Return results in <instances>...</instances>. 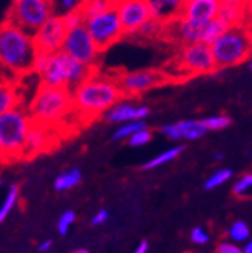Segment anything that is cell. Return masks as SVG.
Returning <instances> with one entry per match:
<instances>
[{
    "instance_id": "26",
    "label": "cell",
    "mask_w": 252,
    "mask_h": 253,
    "mask_svg": "<svg viewBox=\"0 0 252 253\" xmlns=\"http://www.w3.org/2000/svg\"><path fill=\"white\" fill-rule=\"evenodd\" d=\"M234 176V171L231 168H220L215 173H212L204 182V190H215L221 186H224L226 182H229Z\"/></svg>"
},
{
    "instance_id": "17",
    "label": "cell",
    "mask_w": 252,
    "mask_h": 253,
    "mask_svg": "<svg viewBox=\"0 0 252 253\" xmlns=\"http://www.w3.org/2000/svg\"><path fill=\"white\" fill-rule=\"evenodd\" d=\"M50 145H51V126L31 122L25 139L24 158L36 156L45 150H48Z\"/></svg>"
},
{
    "instance_id": "48",
    "label": "cell",
    "mask_w": 252,
    "mask_h": 253,
    "mask_svg": "<svg viewBox=\"0 0 252 253\" xmlns=\"http://www.w3.org/2000/svg\"><path fill=\"white\" fill-rule=\"evenodd\" d=\"M48 253H54V252H48Z\"/></svg>"
},
{
    "instance_id": "32",
    "label": "cell",
    "mask_w": 252,
    "mask_h": 253,
    "mask_svg": "<svg viewBox=\"0 0 252 253\" xmlns=\"http://www.w3.org/2000/svg\"><path fill=\"white\" fill-rule=\"evenodd\" d=\"M74 222H76V213L73 210H65L59 216V220H57V232L62 236L68 235V232H70V228L74 225Z\"/></svg>"
},
{
    "instance_id": "15",
    "label": "cell",
    "mask_w": 252,
    "mask_h": 253,
    "mask_svg": "<svg viewBox=\"0 0 252 253\" xmlns=\"http://www.w3.org/2000/svg\"><path fill=\"white\" fill-rule=\"evenodd\" d=\"M170 141H198L208 134V130L198 119L180 121L175 124H166L159 128Z\"/></svg>"
},
{
    "instance_id": "49",
    "label": "cell",
    "mask_w": 252,
    "mask_h": 253,
    "mask_svg": "<svg viewBox=\"0 0 252 253\" xmlns=\"http://www.w3.org/2000/svg\"><path fill=\"white\" fill-rule=\"evenodd\" d=\"M108 2H113V0H108Z\"/></svg>"
},
{
    "instance_id": "47",
    "label": "cell",
    "mask_w": 252,
    "mask_h": 253,
    "mask_svg": "<svg viewBox=\"0 0 252 253\" xmlns=\"http://www.w3.org/2000/svg\"><path fill=\"white\" fill-rule=\"evenodd\" d=\"M3 160V155H2V150H0V162Z\"/></svg>"
},
{
    "instance_id": "34",
    "label": "cell",
    "mask_w": 252,
    "mask_h": 253,
    "mask_svg": "<svg viewBox=\"0 0 252 253\" xmlns=\"http://www.w3.org/2000/svg\"><path fill=\"white\" fill-rule=\"evenodd\" d=\"M53 53H47V51H37L34 53V57H33V63H31V71H34L36 74H42L43 70L47 68L48 65V61H50V56Z\"/></svg>"
},
{
    "instance_id": "27",
    "label": "cell",
    "mask_w": 252,
    "mask_h": 253,
    "mask_svg": "<svg viewBox=\"0 0 252 253\" xmlns=\"http://www.w3.org/2000/svg\"><path fill=\"white\" fill-rule=\"evenodd\" d=\"M110 6H111V2H108V0H82V2L77 3L79 11L84 14L85 19L95 16Z\"/></svg>"
},
{
    "instance_id": "42",
    "label": "cell",
    "mask_w": 252,
    "mask_h": 253,
    "mask_svg": "<svg viewBox=\"0 0 252 253\" xmlns=\"http://www.w3.org/2000/svg\"><path fill=\"white\" fill-rule=\"evenodd\" d=\"M240 253H252V243H251V239L246 241L245 247H242V252H240Z\"/></svg>"
},
{
    "instance_id": "3",
    "label": "cell",
    "mask_w": 252,
    "mask_h": 253,
    "mask_svg": "<svg viewBox=\"0 0 252 253\" xmlns=\"http://www.w3.org/2000/svg\"><path fill=\"white\" fill-rule=\"evenodd\" d=\"M73 111L72 91L62 87H50L40 84L34 93L28 114L33 122L53 126L64 121Z\"/></svg>"
},
{
    "instance_id": "2",
    "label": "cell",
    "mask_w": 252,
    "mask_h": 253,
    "mask_svg": "<svg viewBox=\"0 0 252 253\" xmlns=\"http://www.w3.org/2000/svg\"><path fill=\"white\" fill-rule=\"evenodd\" d=\"M36 53L33 34L5 20L0 24V65L16 74L31 71Z\"/></svg>"
},
{
    "instance_id": "44",
    "label": "cell",
    "mask_w": 252,
    "mask_h": 253,
    "mask_svg": "<svg viewBox=\"0 0 252 253\" xmlns=\"http://www.w3.org/2000/svg\"><path fill=\"white\" fill-rule=\"evenodd\" d=\"M72 253H90L87 249H76V250H73Z\"/></svg>"
},
{
    "instance_id": "5",
    "label": "cell",
    "mask_w": 252,
    "mask_h": 253,
    "mask_svg": "<svg viewBox=\"0 0 252 253\" xmlns=\"http://www.w3.org/2000/svg\"><path fill=\"white\" fill-rule=\"evenodd\" d=\"M31 122L28 111L22 108V105L0 116V150L3 160L24 158L25 139Z\"/></svg>"
},
{
    "instance_id": "13",
    "label": "cell",
    "mask_w": 252,
    "mask_h": 253,
    "mask_svg": "<svg viewBox=\"0 0 252 253\" xmlns=\"http://www.w3.org/2000/svg\"><path fill=\"white\" fill-rule=\"evenodd\" d=\"M65 34H67V27L62 20V16H51L33 32L34 47H36L37 51H47V53L61 51Z\"/></svg>"
},
{
    "instance_id": "7",
    "label": "cell",
    "mask_w": 252,
    "mask_h": 253,
    "mask_svg": "<svg viewBox=\"0 0 252 253\" xmlns=\"http://www.w3.org/2000/svg\"><path fill=\"white\" fill-rule=\"evenodd\" d=\"M51 16H54L53 0H13L6 20L33 34Z\"/></svg>"
},
{
    "instance_id": "20",
    "label": "cell",
    "mask_w": 252,
    "mask_h": 253,
    "mask_svg": "<svg viewBox=\"0 0 252 253\" xmlns=\"http://www.w3.org/2000/svg\"><path fill=\"white\" fill-rule=\"evenodd\" d=\"M22 105L19 88L13 82H0V116Z\"/></svg>"
},
{
    "instance_id": "41",
    "label": "cell",
    "mask_w": 252,
    "mask_h": 253,
    "mask_svg": "<svg viewBox=\"0 0 252 253\" xmlns=\"http://www.w3.org/2000/svg\"><path fill=\"white\" fill-rule=\"evenodd\" d=\"M77 3H79V0H62V6L65 9H73L77 6Z\"/></svg>"
},
{
    "instance_id": "38",
    "label": "cell",
    "mask_w": 252,
    "mask_h": 253,
    "mask_svg": "<svg viewBox=\"0 0 252 253\" xmlns=\"http://www.w3.org/2000/svg\"><path fill=\"white\" fill-rule=\"evenodd\" d=\"M110 220V213H108V210H106V209H101V210H98L93 216H91V225H95V227H99V225H104L107 221Z\"/></svg>"
},
{
    "instance_id": "10",
    "label": "cell",
    "mask_w": 252,
    "mask_h": 253,
    "mask_svg": "<svg viewBox=\"0 0 252 253\" xmlns=\"http://www.w3.org/2000/svg\"><path fill=\"white\" fill-rule=\"evenodd\" d=\"M178 66H181L190 76L211 74L216 71L211 45H206L203 42L182 45L178 54Z\"/></svg>"
},
{
    "instance_id": "6",
    "label": "cell",
    "mask_w": 252,
    "mask_h": 253,
    "mask_svg": "<svg viewBox=\"0 0 252 253\" xmlns=\"http://www.w3.org/2000/svg\"><path fill=\"white\" fill-rule=\"evenodd\" d=\"M96 71V66H88L72 59L62 51H56L50 56L47 68L40 74L42 84L50 87H62L73 90L87 77Z\"/></svg>"
},
{
    "instance_id": "43",
    "label": "cell",
    "mask_w": 252,
    "mask_h": 253,
    "mask_svg": "<svg viewBox=\"0 0 252 253\" xmlns=\"http://www.w3.org/2000/svg\"><path fill=\"white\" fill-rule=\"evenodd\" d=\"M224 3H234V5H245L248 3V0H221Z\"/></svg>"
},
{
    "instance_id": "29",
    "label": "cell",
    "mask_w": 252,
    "mask_h": 253,
    "mask_svg": "<svg viewBox=\"0 0 252 253\" xmlns=\"http://www.w3.org/2000/svg\"><path fill=\"white\" fill-rule=\"evenodd\" d=\"M201 122L208 131H220V130L227 128V126H231L232 119L229 118L227 114H214V116L201 119Z\"/></svg>"
},
{
    "instance_id": "1",
    "label": "cell",
    "mask_w": 252,
    "mask_h": 253,
    "mask_svg": "<svg viewBox=\"0 0 252 253\" xmlns=\"http://www.w3.org/2000/svg\"><path fill=\"white\" fill-rule=\"evenodd\" d=\"M122 97L116 79L98 74V71L72 90L73 111L84 119L101 116Z\"/></svg>"
},
{
    "instance_id": "8",
    "label": "cell",
    "mask_w": 252,
    "mask_h": 253,
    "mask_svg": "<svg viewBox=\"0 0 252 253\" xmlns=\"http://www.w3.org/2000/svg\"><path fill=\"white\" fill-rule=\"evenodd\" d=\"M84 27L87 28L91 39L98 45L101 53L124 37V30L113 6L101 11V13L91 17H87L84 20Z\"/></svg>"
},
{
    "instance_id": "16",
    "label": "cell",
    "mask_w": 252,
    "mask_h": 253,
    "mask_svg": "<svg viewBox=\"0 0 252 253\" xmlns=\"http://www.w3.org/2000/svg\"><path fill=\"white\" fill-rule=\"evenodd\" d=\"M148 114L150 108L144 103H132L129 99L122 97L106 111V119L110 124H124L130 121H144Z\"/></svg>"
},
{
    "instance_id": "45",
    "label": "cell",
    "mask_w": 252,
    "mask_h": 253,
    "mask_svg": "<svg viewBox=\"0 0 252 253\" xmlns=\"http://www.w3.org/2000/svg\"><path fill=\"white\" fill-rule=\"evenodd\" d=\"M223 158H224L223 153H216V155H215V160H221Z\"/></svg>"
},
{
    "instance_id": "14",
    "label": "cell",
    "mask_w": 252,
    "mask_h": 253,
    "mask_svg": "<svg viewBox=\"0 0 252 253\" xmlns=\"http://www.w3.org/2000/svg\"><path fill=\"white\" fill-rule=\"evenodd\" d=\"M220 5L221 0H184L178 17L198 27H204L216 17Z\"/></svg>"
},
{
    "instance_id": "9",
    "label": "cell",
    "mask_w": 252,
    "mask_h": 253,
    "mask_svg": "<svg viewBox=\"0 0 252 253\" xmlns=\"http://www.w3.org/2000/svg\"><path fill=\"white\" fill-rule=\"evenodd\" d=\"M61 51L70 56L72 59L88 66H96L101 54V50L98 48L95 40L91 39L84 25L67 30Z\"/></svg>"
},
{
    "instance_id": "21",
    "label": "cell",
    "mask_w": 252,
    "mask_h": 253,
    "mask_svg": "<svg viewBox=\"0 0 252 253\" xmlns=\"http://www.w3.org/2000/svg\"><path fill=\"white\" fill-rule=\"evenodd\" d=\"M82 181V171L77 167L68 168L57 176L53 182V187L56 191H68L74 187H77Z\"/></svg>"
},
{
    "instance_id": "28",
    "label": "cell",
    "mask_w": 252,
    "mask_h": 253,
    "mask_svg": "<svg viewBox=\"0 0 252 253\" xmlns=\"http://www.w3.org/2000/svg\"><path fill=\"white\" fill-rule=\"evenodd\" d=\"M229 238L232 243H246L251 239V228L245 221H235L229 227Z\"/></svg>"
},
{
    "instance_id": "40",
    "label": "cell",
    "mask_w": 252,
    "mask_h": 253,
    "mask_svg": "<svg viewBox=\"0 0 252 253\" xmlns=\"http://www.w3.org/2000/svg\"><path fill=\"white\" fill-rule=\"evenodd\" d=\"M147 252H148V243L147 241H141L132 253H147Z\"/></svg>"
},
{
    "instance_id": "23",
    "label": "cell",
    "mask_w": 252,
    "mask_h": 253,
    "mask_svg": "<svg viewBox=\"0 0 252 253\" xmlns=\"http://www.w3.org/2000/svg\"><path fill=\"white\" fill-rule=\"evenodd\" d=\"M227 28L229 27L224 24V22L220 17H215V19H212L211 22H208V24L203 27L200 42H203L206 45H212Z\"/></svg>"
},
{
    "instance_id": "35",
    "label": "cell",
    "mask_w": 252,
    "mask_h": 253,
    "mask_svg": "<svg viewBox=\"0 0 252 253\" xmlns=\"http://www.w3.org/2000/svg\"><path fill=\"white\" fill-rule=\"evenodd\" d=\"M62 20H64V24L67 27V30H70V28H74V27H79V25H84V14L79 11V8H73V9H68V13L62 16Z\"/></svg>"
},
{
    "instance_id": "31",
    "label": "cell",
    "mask_w": 252,
    "mask_h": 253,
    "mask_svg": "<svg viewBox=\"0 0 252 253\" xmlns=\"http://www.w3.org/2000/svg\"><path fill=\"white\" fill-rule=\"evenodd\" d=\"M251 189H252V175L245 173L235 181L234 187H232V193L237 198L246 199L251 196Z\"/></svg>"
},
{
    "instance_id": "37",
    "label": "cell",
    "mask_w": 252,
    "mask_h": 253,
    "mask_svg": "<svg viewBox=\"0 0 252 253\" xmlns=\"http://www.w3.org/2000/svg\"><path fill=\"white\" fill-rule=\"evenodd\" d=\"M240 252H242V247L232 243V241H223L215 249V253H240Z\"/></svg>"
},
{
    "instance_id": "11",
    "label": "cell",
    "mask_w": 252,
    "mask_h": 253,
    "mask_svg": "<svg viewBox=\"0 0 252 253\" xmlns=\"http://www.w3.org/2000/svg\"><path fill=\"white\" fill-rule=\"evenodd\" d=\"M124 97H135L167 82V74L158 70H136L116 77Z\"/></svg>"
},
{
    "instance_id": "24",
    "label": "cell",
    "mask_w": 252,
    "mask_h": 253,
    "mask_svg": "<svg viewBox=\"0 0 252 253\" xmlns=\"http://www.w3.org/2000/svg\"><path fill=\"white\" fill-rule=\"evenodd\" d=\"M19 202V187L16 184L8 187V191H6V196L0 205V224H3L6 221V218L9 216V213L13 212V209L17 205Z\"/></svg>"
},
{
    "instance_id": "4",
    "label": "cell",
    "mask_w": 252,
    "mask_h": 253,
    "mask_svg": "<svg viewBox=\"0 0 252 253\" xmlns=\"http://www.w3.org/2000/svg\"><path fill=\"white\" fill-rule=\"evenodd\" d=\"M214 61L218 68H231L243 63L251 56V31L243 25L229 27L211 45Z\"/></svg>"
},
{
    "instance_id": "12",
    "label": "cell",
    "mask_w": 252,
    "mask_h": 253,
    "mask_svg": "<svg viewBox=\"0 0 252 253\" xmlns=\"http://www.w3.org/2000/svg\"><path fill=\"white\" fill-rule=\"evenodd\" d=\"M114 8L125 34H135L148 19H152L150 0H113Z\"/></svg>"
},
{
    "instance_id": "25",
    "label": "cell",
    "mask_w": 252,
    "mask_h": 253,
    "mask_svg": "<svg viewBox=\"0 0 252 253\" xmlns=\"http://www.w3.org/2000/svg\"><path fill=\"white\" fill-rule=\"evenodd\" d=\"M147 126L145 121H130V122H124L119 124V126L116 128V131L113 133V141H125L129 137L136 133L138 130Z\"/></svg>"
},
{
    "instance_id": "22",
    "label": "cell",
    "mask_w": 252,
    "mask_h": 253,
    "mask_svg": "<svg viewBox=\"0 0 252 253\" xmlns=\"http://www.w3.org/2000/svg\"><path fill=\"white\" fill-rule=\"evenodd\" d=\"M182 152H184V145H175L172 148H167L163 153L156 155L155 158H152L150 160H147V162L143 165V170H155V168H159L163 167L172 160H175Z\"/></svg>"
},
{
    "instance_id": "33",
    "label": "cell",
    "mask_w": 252,
    "mask_h": 253,
    "mask_svg": "<svg viewBox=\"0 0 252 253\" xmlns=\"http://www.w3.org/2000/svg\"><path fill=\"white\" fill-rule=\"evenodd\" d=\"M152 139H153V133L148 130L147 126H144V128H141L136 133H133L127 141H129L130 147H144V145H147L148 142H150Z\"/></svg>"
},
{
    "instance_id": "46",
    "label": "cell",
    "mask_w": 252,
    "mask_h": 253,
    "mask_svg": "<svg viewBox=\"0 0 252 253\" xmlns=\"http://www.w3.org/2000/svg\"><path fill=\"white\" fill-rule=\"evenodd\" d=\"M5 186V181H3V178H0V189H2Z\"/></svg>"
},
{
    "instance_id": "18",
    "label": "cell",
    "mask_w": 252,
    "mask_h": 253,
    "mask_svg": "<svg viewBox=\"0 0 252 253\" xmlns=\"http://www.w3.org/2000/svg\"><path fill=\"white\" fill-rule=\"evenodd\" d=\"M184 0H150L152 17L161 22H172L180 16Z\"/></svg>"
},
{
    "instance_id": "19",
    "label": "cell",
    "mask_w": 252,
    "mask_h": 253,
    "mask_svg": "<svg viewBox=\"0 0 252 253\" xmlns=\"http://www.w3.org/2000/svg\"><path fill=\"white\" fill-rule=\"evenodd\" d=\"M246 14H248V3L234 5V3L221 2L216 17H220L227 27H234V25L246 24Z\"/></svg>"
},
{
    "instance_id": "30",
    "label": "cell",
    "mask_w": 252,
    "mask_h": 253,
    "mask_svg": "<svg viewBox=\"0 0 252 253\" xmlns=\"http://www.w3.org/2000/svg\"><path fill=\"white\" fill-rule=\"evenodd\" d=\"M164 30V22L161 20H156V19H148L144 25L140 27V30L136 31L135 34H140L143 37H147V39H153L156 36H159V32Z\"/></svg>"
},
{
    "instance_id": "39",
    "label": "cell",
    "mask_w": 252,
    "mask_h": 253,
    "mask_svg": "<svg viewBox=\"0 0 252 253\" xmlns=\"http://www.w3.org/2000/svg\"><path fill=\"white\" fill-rule=\"evenodd\" d=\"M51 249H53L51 239H45V241H42V243H39V246H37V250L40 253H48V252H51Z\"/></svg>"
},
{
    "instance_id": "36",
    "label": "cell",
    "mask_w": 252,
    "mask_h": 253,
    "mask_svg": "<svg viewBox=\"0 0 252 253\" xmlns=\"http://www.w3.org/2000/svg\"><path fill=\"white\" fill-rule=\"evenodd\" d=\"M190 241L197 246H206L211 241V236L203 227H193L190 232Z\"/></svg>"
}]
</instances>
